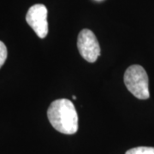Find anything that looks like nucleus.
<instances>
[{"instance_id": "0eeeda50", "label": "nucleus", "mask_w": 154, "mask_h": 154, "mask_svg": "<svg viewBox=\"0 0 154 154\" xmlns=\"http://www.w3.org/2000/svg\"><path fill=\"white\" fill-rule=\"evenodd\" d=\"M72 98H73V99H76V97H75V96H73Z\"/></svg>"}, {"instance_id": "7ed1b4c3", "label": "nucleus", "mask_w": 154, "mask_h": 154, "mask_svg": "<svg viewBox=\"0 0 154 154\" xmlns=\"http://www.w3.org/2000/svg\"><path fill=\"white\" fill-rule=\"evenodd\" d=\"M77 47L81 56L89 63L96 62L100 55V46L93 31L83 29L78 35Z\"/></svg>"}, {"instance_id": "423d86ee", "label": "nucleus", "mask_w": 154, "mask_h": 154, "mask_svg": "<svg viewBox=\"0 0 154 154\" xmlns=\"http://www.w3.org/2000/svg\"><path fill=\"white\" fill-rule=\"evenodd\" d=\"M7 56H8V51H7L6 45L4 42L0 41V68L5 63Z\"/></svg>"}, {"instance_id": "f03ea898", "label": "nucleus", "mask_w": 154, "mask_h": 154, "mask_svg": "<svg viewBox=\"0 0 154 154\" xmlns=\"http://www.w3.org/2000/svg\"><path fill=\"white\" fill-rule=\"evenodd\" d=\"M124 84L128 90L139 99H147L150 97L148 75L143 67L131 65L124 73Z\"/></svg>"}, {"instance_id": "20e7f679", "label": "nucleus", "mask_w": 154, "mask_h": 154, "mask_svg": "<svg viewBox=\"0 0 154 154\" xmlns=\"http://www.w3.org/2000/svg\"><path fill=\"white\" fill-rule=\"evenodd\" d=\"M26 21L38 38H44L48 33L47 9L44 5L37 4L28 10Z\"/></svg>"}, {"instance_id": "39448f33", "label": "nucleus", "mask_w": 154, "mask_h": 154, "mask_svg": "<svg viewBox=\"0 0 154 154\" xmlns=\"http://www.w3.org/2000/svg\"><path fill=\"white\" fill-rule=\"evenodd\" d=\"M126 154H154V147L148 146H139L129 149Z\"/></svg>"}, {"instance_id": "f257e3e1", "label": "nucleus", "mask_w": 154, "mask_h": 154, "mask_svg": "<svg viewBox=\"0 0 154 154\" xmlns=\"http://www.w3.org/2000/svg\"><path fill=\"white\" fill-rule=\"evenodd\" d=\"M47 117L57 131L74 134L78 130V116L74 104L66 99L53 101L47 110Z\"/></svg>"}]
</instances>
